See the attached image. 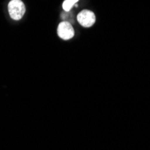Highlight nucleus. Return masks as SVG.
Listing matches in <instances>:
<instances>
[{"label":"nucleus","mask_w":150,"mask_h":150,"mask_svg":"<svg viewBox=\"0 0 150 150\" xmlns=\"http://www.w3.org/2000/svg\"><path fill=\"white\" fill-rule=\"evenodd\" d=\"M77 21L82 26L91 27L95 23V16L90 10H83L78 13Z\"/></svg>","instance_id":"nucleus-3"},{"label":"nucleus","mask_w":150,"mask_h":150,"mask_svg":"<svg viewBox=\"0 0 150 150\" xmlns=\"http://www.w3.org/2000/svg\"><path fill=\"white\" fill-rule=\"evenodd\" d=\"M8 12L13 20H21L25 13V6L21 0H11L8 4Z\"/></svg>","instance_id":"nucleus-1"},{"label":"nucleus","mask_w":150,"mask_h":150,"mask_svg":"<svg viewBox=\"0 0 150 150\" xmlns=\"http://www.w3.org/2000/svg\"><path fill=\"white\" fill-rule=\"evenodd\" d=\"M79 0H65L63 2L62 7L65 10V12H69L71 10V8L75 6V4Z\"/></svg>","instance_id":"nucleus-4"},{"label":"nucleus","mask_w":150,"mask_h":150,"mask_svg":"<svg viewBox=\"0 0 150 150\" xmlns=\"http://www.w3.org/2000/svg\"><path fill=\"white\" fill-rule=\"evenodd\" d=\"M58 35L63 40H70L75 35V31L71 23L62 22L58 26Z\"/></svg>","instance_id":"nucleus-2"}]
</instances>
